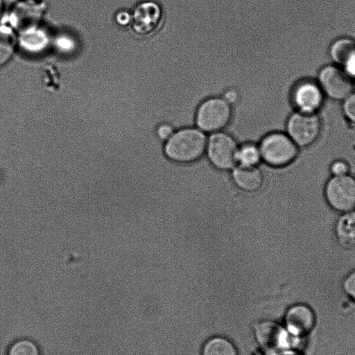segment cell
<instances>
[{
  "label": "cell",
  "instance_id": "1",
  "mask_svg": "<svg viewBox=\"0 0 355 355\" xmlns=\"http://www.w3.org/2000/svg\"><path fill=\"white\" fill-rule=\"evenodd\" d=\"M208 135L196 126L178 129L164 144V153L171 160L187 164L205 155Z\"/></svg>",
  "mask_w": 355,
  "mask_h": 355
},
{
  "label": "cell",
  "instance_id": "2",
  "mask_svg": "<svg viewBox=\"0 0 355 355\" xmlns=\"http://www.w3.org/2000/svg\"><path fill=\"white\" fill-rule=\"evenodd\" d=\"M232 117V106L220 96H210L198 106L195 126L207 135L225 130Z\"/></svg>",
  "mask_w": 355,
  "mask_h": 355
},
{
  "label": "cell",
  "instance_id": "3",
  "mask_svg": "<svg viewBox=\"0 0 355 355\" xmlns=\"http://www.w3.org/2000/svg\"><path fill=\"white\" fill-rule=\"evenodd\" d=\"M262 162L273 167L290 164L297 157L300 148L285 131H273L258 143Z\"/></svg>",
  "mask_w": 355,
  "mask_h": 355
},
{
  "label": "cell",
  "instance_id": "4",
  "mask_svg": "<svg viewBox=\"0 0 355 355\" xmlns=\"http://www.w3.org/2000/svg\"><path fill=\"white\" fill-rule=\"evenodd\" d=\"M322 125L317 113L296 111L285 121L284 131L300 148L315 144L322 135Z\"/></svg>",
  "mask_w": 355,
  "mask_h": 355
},
{
  "label": "cell",
  "instance_id": "5",
  "mask_svg": "<svg viewBox=\"0 0 355 355\" xmlns=\"http://www.w3.org/2000/svg\"><path fill=\"white\" fill-rule=\"evenodd\" d=\"M239 144L225 130L208 135L205 155L216 168L232 170L237 164V151Z\"/></svg>",
  "mask_w": 355,
  "mask_h": 355
},
{
  "label": "cell",
  "instance_id": "6",
  "mask_svg": "<svg viewBox=\"0 0 355 355\" xmlns=\"http://www.w3.org/2000/svg\"><path fill=\"white\" fill-rule=\"evenodd\" d=\"M254 333L259 345L266 352L277 353L284 349H298L300 337L290 334L285 327L272 321L257 323Z\"/></svg>",
  "mask_w": 355,
  "mask_h": 355
},
{
  "label": "cell",
  "instance_id": "7",
  "mask_svg": "<svg viewBox=\"0 0 355 355\" xmlns=\"http://www.w3.org/2000/svg\"><path fill=\"white\" fill-rule=\"evenodd\" d=\"M324 194L328 205L340 214L355 209V177L350 173L330 176Z\"/></svg>",
  "mask_w": 355,
  "mask_h": 355
},
{
  "label": "cell",
  "instance_id": "8",
  "mask_svg": "<svg viewBox=\"0 0 355 355\" xmlns=\"http://www.w3.org/2000/svg\"><path fill=\"white\" fill-rule=\"evenodd\" d=\"M318 83L324 96L334 101H343L354 92L351 76L336 64L322 67L318 73Z\"/></svg>",
  "mask_w": 355,
  "mask_h": 355
},
{
  "label": "cell",
  "instance_id": "9",
  "mask_svg": "<svg viewBox=\"0 0 355 355\" xmlns=\"http://www.w3.org/2000/svg\"><path fill=\"white\" fill-rule=\"evenodd\" d=\"M162 17V7L157 1L143 0L133 12V30L139 37L148 36L157 29Z\"/></svg>",
  "mask_w": 355,
  "mask_h": 355
},
{
  "label": "cell",
  "instance_id": "10",
  "mask_svg": "<svg viewBox=\"0 0 355 355\" xmlns=\"http://www.w3.org/2000/svg\"><path fill=\"white\" fill-rule=\"evenodd\" d=\"M324 96L318 82L303 80L293 87L291 99L297 111L317 113L323 103Z\"/></svg>",
  "mask_w": 355,
  "mask_h": 355
},
{
  "label": "cell",
  "instance_id": "11",
  "mask_svg": "<svg viewBox=\"0 0 355 355\" xmlns=\"http://www.w3.org/2000/svg\"><path fill=\"white\" fill-rule=\"evenodd\" d=\"M315 315L305 304H296L288 308L284 315L285 329L291 334L304 338L315 325Z\"/></svg>",
  "mask_w": 355,
  "mask_h": 355
},
{
  "label": "cell",
  "instance_id": "12",
  "mask_svg": "<svg viewBox=\"0 0 355 355\" xmlns=\"http://www.w3.org/2000/svg\"><path fill=\"white\" fill-rule=\"evenodd\" d=\"M259 165L257 166L236 165L230 171L234 183L244 191L255 192L259 190L264 182L263 173Z\"/></svg>",
  "mask_w": 355,
  "mask_h": 355
},
{
  "label": "cell",
  "instance_id": "13",
  "mask_svg": "<svg viewBox=\"0 0 355 355\" xmlns=\"http://www.w3.org/2000/svg\"><path fill=\"white\" fill-rule=\"evenodd\" d=\"M334 232L342 245H355V209L339 214L335 223Z\"/></svg>",
  "mask_w": 355,
  "mask_h": 355
},
{
  "label": "cell",
  "instance_id": "14",
  "mask_svg": "<svg viewBox=\"0 0 355 355\" xmlns=\"http://www.w3.org/2000/svg\"><path fill=\"white\" fill-rule=\"evenodd\" d=\"M329 55L336 65L348 67L355 60V41L348 37L336 40L329 48Z\"/></svg>",
  "mask_w": 355,
  "mask_h": 355
},
{
  "label": "cell",
  "instance_id": "15",
  "mask_svg": "<svg viewBox=\"0 0 355 355\" xmlns=\"http://www.w3.org/2000/svg\"><path fill=\"white\" fill-rule=\"evenodd\" d=\"M237 165L257 166L262 162L258 144L245 142L240 144L237 151Z\"/></svg>",
  "mask_w": 355,
  "mask_h": 355
},
{
  "label": "cell",
  "instance_id": "16",
  "mask_svg": "<svg viewBox=\"0 0 355 355\" xmlns=\"http://www.w3.org/2000/svg\"><path fill=\"white\" fill-rule=\"evenodd\" d=\"M202 355H238L231 341L223 337H214L205 344Z\"/></svg>",
  "mask_w": 355,
  "mask_h": 355
},
{
  "label": "cell",
  "instance_id": "17",
  "mask_svg": "<svg viewBox=\"0 0 355 355\" xmlns=\"http://www.w3.org/2000/svg\"><path fill=\"white\" fill-rule=\"evenodd\" d=\"M15 45L16 40L13 31L7 26H0V67L11 59Z\"/></svg>",
  "mask_w": 355,
  "mask_h": 355
},
{
  "label": "cell",
  "instance_id": "18",
  "mask_svg": "<svg viewBox=\"0 0 355 355\" xmlns=\"http://www.w3.org/2000/svg\"><path fill=\"white\" fill-rule=\"evenodd\" d=\"M7 355H41L38 345L29 338H21L14 342Z\"/></svg>",
  "mask_w": 355,
  "mask_h": 355
},
{
  "label": "cell",
  "instance_id": "19",
  "mask_svg": "<svg viewBox=\"0 0 355 355\" xmlns=\"http://www.w3.org/2000/svg\"><path fill=\"white\" fill-rule=\"evenodd\" d=\"M343 292L355 301V269L347 273L341 281Z\"/></svg>",
  "mask_w": 355,
  "mask_h": 355
},
{
  "label": "cell",
  "instance_id": "20",
  "mask_svg": "<svg viewBox=\"0 0 355 355\" xmlns=\"http://www.w3.org/2000/svg\"><path fill=\"white\" fill-rule=\"evenodd\" d=\"M331 176H342L349 174V166L348 163L340 158L334 159L329 165Z\"/></svg>",
  "mask_w": 355,
  "mask_h": 355
},
{
  "label": "cell",
  "instance_id": "21",
  "mask_svg": "<svg viewBox=\"0 0 355 355\" xmlns=\"http://www.w3.org/2000/svg\"><path fill=\"white\" fill-rule=\"evenodd\" d=\"M176 130L168 123L159 124L155 129L156 137L164 144L173 135Z\"/></svg>",
  "mask_w": 355,
  "mask_h": 355
},
{
  "label": "cell",
  "instance_id": "22",
  "mask_svg": "<svg viewBox=\"0 0 355 355\" xmlns=\"http://www.w3.org/2000/svg\"><path fill=\"white\" fill-rule=\"evenodd\" d=\"M343 102V111L345 116L355 124V92L351 94Z\"/></svg>",
  "mask_w": 355,
  "mask_h": 355
},
{
  "label": "cell",
  "instance_id": "23",
  "mask_svg": "<svg viewBox=\"0 0 355 355\" xmlns=\"http://www.w3.org/2000/svg\"><path fill=\"white\" fill-rule=\"evenodd\" d=\"M220 96L223 97L232 106H234L239 98L238 92L233 89H226Z\"/></svg>",
  "mask_w": 355,
  "mask_h": 355
},
{
  "label": "cell",
  "instance_id": "24",
  "mask_svg": "<svg viewBox=\"0 0 355 355\" xmlns=\"http://www.w3.org/2000/svg\"><path fill=\"white\" fill-rule=\"evenodd\" d=\"M276 355H304L297 349H284L276 353Z\"/></svg>",
  "mask_w": 355,
  "mask_h": 355
},
{
  "label": "cell",
  "instance_id": "25",
  "mask_svg": "<svg viewBox=\"0 0 355 355\" xmlns=\"http://www.w3.org/2000/svg\"><path fill=\"white\" fill-rule=\"evenodd\" d=\"M3 10H4L3 0H0V19L1 18V17L3 15Z\"/></svg>",
  "mask_w": 355,
  "mask_h": 355
}]
</instances>
